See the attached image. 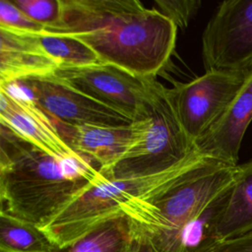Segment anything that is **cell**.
I'll return each instance as SVG.
<instances>
[{
  "label": "cell",
  "instance_id": "cell-6",
  "mask_svg": "<svg viewBox=\"0 0 252 252\" xmlns=\"http://www.w3.org/2000/svg\"><path fill=\"white\" fill-rule=\"evenodd\" d=\"M206 71L252 70V0L219 4L202 35Z\"/></svg>",
  "mask_w": 252,
  "mask_h": 252
},
{
  "label": "cell",
  "instance_id": "cell-22",
  "mask_svg": "<svg viewBox=\"0 0 252 252\" xmlns=\"http://www.w3.org/2000/svg\"><path fill=\"white\" fill-rule=\"evenodd\" d=\"M135 233V232H134ZM134 252H159L155 246L144 236L135 234V244Z\"/></svg>",
  "mask_w": 252,
  "mask_h": 252
},
{
  "label": "cell",
  "instance_id": "cell-7",
  "mask_svg": "<svg viewBox=\"0 0 252 252\" xmlns=\"http://www.w3.org/2000/svg\"><path fill=\"white\" fill-rule=\"evenodd\" d=\"M249 72L206 71L170 89L178 119L194 144L224 113Z\"/></svg>",
  "mask_w": 252,
  "mask_h": 252
},
{
  "label": "cell",
  "instance_id": "cell-19",
  "mask_svg": "<svg viewBox=\"0 0 252 252\" xmlns=\"http://www.w3.org/2000/svg\"><path fill=\"white\" fill-rule=\"evenodd\" d=\"M201 4L199 0H158L154 8L170 20L177 29H185L197 14Z\"/></svg>",
  "mask_w": 252,
  "mask_h": 252
},
{
  "label": "cell",
  "instance_id": "cell-15",
  "mask_svg": "<svg viewBox=\"0 0 252 252\" xmlns=\"http://www.w3.org/2000/svg\"><path fill=\"white\" fill-rule=\"evenodd\" d=\"M252 231V158L235 168L227 202L218 226L220 241Z\"/></svg>",
  "mask_w": 252,
  "mask_h": 252
},
{
  "label": "cell",
  "instance_id": "cell-4",
  "mask_svg": "<svg viewBox=\"0 0 252 252\" xmlns=\"http://www.w3.org/2000/svg\"><path fill=\"white\" fill-rule=\"evenodd\" d=\"M131 126L132 138L127 150L113 163L99 169L100 175L107 180L164 172L195 151V144L178 119L170 89L158 82Z\"/></svg>",
  "mask_w": 252,
  "mask_h": 252
},
{
  "label": "cell",
  "instance_id": "cell-17",
  "mask_svg": "<svg viewBox=\"0 0 252 252\" xmlns=\"http://www.w3.org/2000/svg\"><path fill=\"white\" fill-rule=\"evenodd\" d=\"M44 50L55 60L58 68L84 67L101 63L96 54L81 40L43 30L37 32Z\"/></svg>",
  "mask_w": 252,
  "mask_h": 252
},
{
  "label": "cell",
  "instance_id": "cell-14",
  "mask_svg": "<svg viewBox=\"0 0 252 252\" xmlns=\"http://www.w3.org/2000/svg\"><path fill=\"white\" fill-rule=\"evenodd\" d=\"M135 233L130 219L120 211L92 226L73 241L51 252H134Z\"/></svg>",
  "mask_w": 252,
  "mask_h": 252
},
{
  "label": "cell",
  "instance_id": "cell-8",
  "mask_svg": "<svg viewBox=\"0 0 252 252\" xmlns=\"http://www.w3.org/2000/svg\"><path fill=\"white\" fill-rule=\"evenodd\" d=\"M89 97L134 119L153 94L157 81L110 64L58 68L51 74Z\"/></svg>",
  "mask_w": 252,
  "mask_h": 252
},
{
  "label": "cell",
  "instance_id": "cell-18",
  "mask_svg": "<svg viewBox=\"0 0 252 252\" xmlns=\"http://www.w3.org/2000/svg\"><path fill=\"white\" fill-rule=\"evenodd\" d=\"M13 3L44 29L54 27L60 21L61 0H15Z\"/></svg>",
  "mask_w": 252,
  "mask_h": 252
},
{
  "label": "cell",
  "instance_id": "cell-12",
  "mask_svg": "<svg viewBox=\"0 0 252 252\" xmlns=\"http://www.w3.org/2000/svg\"><path fill=\"white\" fill-rule=\"evenodd\" d=\"M57 69V63L44 50L37 32L0 28V84L51 75Z\"/></svg>",
  "mask_w": 252,
  "mask_h": 252
},
{
  "label": "cell",
  "instance_id": "cell-16",
  "mask_svg": "<svg viewBox=\"0 0 252 252\" xmlns=\"http://www.w3.org/2000/svg\"><path fill=\"white\" fill-rule=\"evenodd\" d=\"M54 246L39 226L0 212V252H51Z\"/></svg>",
  "mask_w": 252,
  "mask_h": 252
},
{
  "label": "cell",
  "instance_id": "cell-9",
  "mask_svg": "<svg viewBox=\"0 0 252 252\" xmlns=\"http://www.w3.org/2000/svg\"><path fill=\"white\" fill-rule=\"evenodd\" d=\"M17 82L48 116L62 123L72 126H127L133 122L126 115L78 92L52 75Z\"/></svg>",
  "mask_w": 252,
  "mask_h": 252
},
{
  "label": "cell",
  "instance_id": "cell-5",
  "mask_svg": "<svg viewBox=\"0 0 252 252\" xmlns=\"http://www.w3.org/2000/svg\"><path fill=\"white\" fill-rule=\"evenodd\" d=\"M204 158L195 149L185 160L161 173L119 180H107L100 176L42 229L54 245L67 244L100 220L120 212L132 200L183 175Z\"/></svg>",
  "mask_w": 252,
  "mask_h": 252
},
{
  "label": "cell",
  "instance_id": "cell-11",
  "mask_svg": "<svg viewBox=\"0 0 252 252\" xmlns=\"http://www.w3.org/2000/svg\"><path fill=\"white\" fill-rule=\"evenodd\" d=\"M252 121V70L220 119L195 142L204 158L237 165L245 132Z\"/></svg>",
  "mask_w": 252,
  "mask_h": 252
},
{
  "label": "cell",
  "instance_id": "cell-3",
  "mask_svg": "<svg viewBox=\"0 0 252 252\" xmlns=\"http://www.w3.org/2000/svg\"><path fill=\"white\" fill-rule=\"evenodd\" d=\"M0 125V212L43 228L101 176L90 158L52 156Z\"/></svg>",
  "mask_w": 252,
  "mask_h": 252
},
{
  "label": "cell",
  "instance_id": "cell-21",
  "mask_svg": "<svg viewBox=\"0 0 252 252\" xmlns=\"http://www.w3.org/2000/svg\"><path fill=\"white\" fill-rule=\"evenodd\" d=\"M212 252H252V231L220 242Z\"/></svg>",
  "mask_w": 252,
  "mask_h": 252
},
{
  "label": "cell",
  "instance_id": "cell-20",
  "mask_svg": "<svg viewBox=\"0 0 252 252\" xmlns=\"http://www.w3.org/2000/svg\"><path fill=\"white\" fill-rule=\"evenodd\" d=\"M0 28L23 32H40L44 27L23 11H21L13 1H0Z\"/></svg>",
  "mask_w": 252,
  "mask_h": 252
},
{
  "label": "cell",
  "instance_id": "cell-10",
  "mask_svg": "<svg viewBox=\"0 0 252 252\" xmlns=\"http://www.w3.org/2000/svg\"><path fill=\"white\" fill-rule=\"evenodd\" d=\"M0 123L42 151L59 158L82 156L71 150L54 128L51 118L18 82L0 84Z\"/></svg>",
  "mask_w": 252,
  "mask_h": 252
},
{
  "label": "cell",
  "instance_id": "cell-13",
  "mask_svg": "<svg viewBox=\"0 0 252 252\" xmlns=\"http://www.w3.org/2000/svg\"><path fill=\"white\" fill-rule=\"evenodd\" d=\"M51 120L58 135L67 146L75 153L90 158L99 169L110 165L120 158L129 147L132 138V124L72 126L54 118Z\"/></svg>",
  "mask_w": 252,
  "mask_h": 252
},
{
  "label": "cell",
  "instance_id": "cell-2",
  "mask_svg": "<svg viewBox=\"0 0 252 252\" xmlns=\"http://www.w3.org/2000/svg\"><path fill=\"white\" fill-rule=\"evenodd\" d=\"M59 23L44 30L87 44L101 63L155 78L172 54L176 26L138 0H61Z\"/></svg>",
  "mask_w": 252,
  "mask_h": 252
},
{
  "label": "cell",
  "instance_id": "cell-1",
  "mask_svg": "<svg viewBox=\"0 0 252 252\" xmlns=\"http://www.w3.org/2000/svg\"><path fill=\"white\" fill-rule=\"evenodd\" d=\"M236 165L205 158L175 180L121 208L159 252H212Z\"/></svg>",
  "mask_w": 252,
  "mask_h": 252
}]
</instances>
